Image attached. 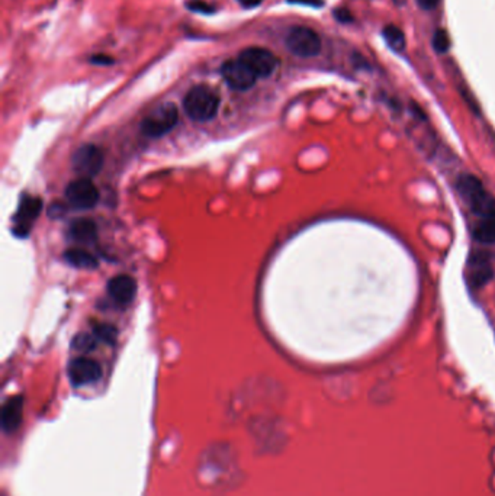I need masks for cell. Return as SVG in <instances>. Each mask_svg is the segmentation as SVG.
I'll return each mask as SVG.
<instances>
[{"mask_svg": "<svg viewBox=\"0 0 495 496\" xmlns=\"http://www.w3.org/2000/svg\"><path fill=\"white\" fill-rule=\"evenodd\" d=\"M456 186L463 202L470 206L475 215L484 218L495 213V199L472 174H461Z\"/></svg>", "mask_w": 495, "mask_h": 496, "instance_id": "cell-1", "label": "cell"}, {"mask_svg": "<svg viewBox=\"0 0 495 496\" xmlns=\"http://www.w3.org/2000/svg\"><path fill=\"white\" fill-rule=\"evenodd\" d=\"M185 111L191 119L198 122H207L217 115L220 108V99L207 86H196L189 90L183 100Z\"/></svg>", "mask_w": 495, "mask_h": 496, "instance_id": "cell-2", "label": "cell"}, {"mask_svg": "<svg viewBox=\"0 0 495 496\" xmlns=\"http://www.w3.org/2000/svg\"><path fill=\"white\" fill-rule=\"evenodd\" d=\"M178 120H179V111L176 108V105L165 103L144 118V120L141 122V132L149 138L163 137L176 127Z\"/></svg>", "mask_w": 495, "mask_h": 496, "instance_id": "cell-3", "label": "cell"}, {"mask_svg": "<svg viewBox=\"0 0 495 496\" xmlns=\"http://www.w3.org/2000/svg\"><path fill=\"white\" fill-rule=\"evenodd\" d=\"M285 43L292 54L302 58L315 57L321 51V39L318 34L311 28H306V26H293V28H291Z\"/></svg>", "mask_w": 495, "mask_h": 496, "instance_id": "cell-4", "label": "cell"}, {"mask_svg": "<svg viewBox=\"0 0 495 496\" xmlns=\"http://www.w3.org/2000/svg\"><path fill=\"white\" fill-rule=\"evenodd\" d=\"M99 191L90 179L78 177L65 187V199L74 209L87 211L99 202Z\"/></svg>", "mask_w": 495, "mask_h": 496, "instance_id": "cell-5", "label": "cell"}, {"mask_svg": "<svg viewBox=\"0 0 495 496\" xmlns=\"http://www.w3.org/2000/svg\"><path fill=\"white\" fill-rule=\"evenodd\" d=\"M103 153L93 144L82 145L72 157V167L83 179H92L102 170Z\"/></svg>", "mask_w": 495, "mask_h": 496, "instance_id": "cell-6", "label": "cell"}, {"mask_svg": "<svg viewBox=\"0 0 495 496\" xmlns=\"http://www.w3.org/2000/svg\"><path fill=\"white\" fill-rule=\"evenodd\" d=\"M43 211V200L35 196H23L22 202L13 217V233L18 237H26L31 231L34 221Z\"/></svg>", "mask_w": 495, "mask_h": 496, "instance_id": "cell-7", "label": "cell"}, {"mask_svg": "<svg viewBox=\"0 0 495 496\" xmlns=\"http://www.w3.org/2000/svg\"><path fill=\"white\" fill-rule=\"evenodd\" d=\"M238 60H242L257 77H269L277 65V60L271 51L257 47L244 50Z\"/></svg>", "mask_w": 495, "mask_h": 496, "instance_id": "cell-8", "label": "cell"}, {"mask_svg": "<svg viewBox=\"0 0 495 496\" xmlns=\"http://www.w3.org/2000/svg\"><path fill=\"white\" fill-rule=\"evenodd\" d=\"M467 266H470V269H467V274H470V285L474 289L483 288L494 276L492 256L488 251L484 250L474 251L471 254Z\"/></svg>", "mask_w": 495, "mask_h": 496, "instance_id": "cell-9", "label": "cell"}, {"mask_svg": "<svg viewBox=\"0 0 495 496\" xmlns=\"http://www.w3.org/2000/svg\"><path fill=\"white\" fill-rule=\"evenodd\" d=\"M69 378L74 386L96 383L102 378V367L96 360L77 357L69 365Z\"/></svg>", "mask_w": 495, "mask_h": 496, "instance_id": "cell-10", "label": "cell"}, {"mask_svg": "<svg viewBox=\"0 0 495 496\" xmlns=\"http://www.w3.org/2000/svg\"><path fill=\"white\" fill-rule=\"evenodd\" d=\"M221 73L227 85L240 91L253 87L257 80V76L254 74L242 60L227 61L222 65Z\"/></svg>", "mask_w": 495, "mask_h": 496, "instance_id": "cell-11", "label": "cell"}, {"mask_svg": "<svg viewBox=\"0 0 495 496\" xmlns=\"http://www.w3.org/2000/svg\"><path fill=\"white\" fill-rule=\"evenodd\" d=\"M108 293L118 305H128L132 302L134 298H136L137 293L136 280L128 274L115 276L109 280Z\"/></svg>", "mask_w": 495, "mask_h": 496, "instance_id": "cell-12", "label": "cell"}, {"mask_svg": "<svg viewBox=\"0 0 495 496\" xmlns=\"http://www.w3.org/2000/svg\"><path fill=\"white\" fill-rule=\"evenodd\" d=\"M22 411H23V399L22 396H13L3 405L2 411V427L3 430L10 433L15 431L22 422Z\"/></svg>", "mask_w": 495, "mask_h": 496, "instance_id": "cell-13", "label": "cell"}, {"mask_svg": "<svg viewBox=\"0 0 495 496\" xmlns=\"http://www.w3.org/2000/svg\"><path fill=\"white\" fill-rule=\"evenodd\" d=\"M69 234L74 241H78V243H93L98 237V228L92 219L80 218L72 222Z\"/></svg>", "mask_w": 495, "mask_h": 496, "instance_id": "cell-14", "label": "cell"}, {"mask_svg": "<svg viewBox=\"0 0 495 496\" xmlns=\"http://www.w3.org/2000/svg\"><path fill=\"white\" fill-rule=\"evenodd\" d=\"M67 263L83 270H93L98 267V259L93 254L83 248H70L64 252Z\"/></svg>", "mask_w": 495, "mask_h": 496, "instance_id": "cell-15", "label": "cell"}, {"mask_svg": "<svg viewBox=\"0 0 495 496\" xmlns=\"http://www.w3.org/2000/svg\"><path fill=\"white\" fill-rule=\"evenodd\" d=\"M474 238L483 244L495 243V213L481 218L474 228Z\"/></svg>", "mask_w": 495, "mask_h": 496, "instance_id": "cell-16", "label": "cell"}, {"mask_svg": "<svg viewBox=\"0 0 495 496\" xmlns=\"http://www.w3.org/2000/svg\"><path fill=\"white\" fill-rule=\"evenodd\" d=\"M382 35L385 38L386 44L390 45L394 51L399 52L406 48V36H404L403 31L398 28V26L386 25L382 31Z\"/></svg>", "mask_w": 495, "mask_h": 496, "instance_id": "cell-17", "label": "cell"}, {"mask_svg": "<svg viewBox=\"0 0 495 496\" xmlns=\"http://www.w3.org/2000/svg\"><path fill=\"white\" fill-rule=\"evenodd\" d=\"M96 335H90V334H78L73 340V348L77 352L82 353H89L92 350H95L96 347Z\"/></svg>", "mask_w": 495, "mask_h": 496, "instance_id": "cell-18", "label": "cell"}, {"mask_svg": "<svg viewBox=\"0 0 495 496\" xmlns=\"http://www.w3.org/2000/svg\"><path fill=\"white\" fill-rule=\"evenodd\" d=\"M93 331H95L96 338H99L105 343H109V344L115 343L116 335H118L116 328L109 324H95L93 325Z\"/></svg>", "mask_w": 495, "mask_h": 496, "instance_id": "cell-19", "label": "cell"}, {"mask_svg": "<svg viewBox=\"0 0 495 496\" xmlns=\"http://www.w3.org/2000/svg\"><path fill=\"white\" fill-rule=\"evenodd\" d=\"M433 48L439 54H445L450 48V39L445 30H437L433 36Z\"/></svg>", "mask_w": 495, "mask_h": 496, "instance_id": "cell-20", "label": "cell"}, {"mask_svg": "<svg viewBox=\"0 0 495 496\" xmlns=\"http://www.w3.org/2000/svg\"><path fill=\"white\" fill-rule=\"evenodd\" d=\"M334 18H336L341 23H349L353 21V17L347 9H336L334 10Z\"/></svg>", "mask_w": 495, "mask_h": 496, "instance_id": "cell-21", "label": "cell"}, {"mask_svg": "<svg viewBox=\"0 0 495 496\" xmlns=\"http://www.w3.org/2000/svg\"><path fill=\"white\" fill-rule=\"evenodd\" d=\"M90 63L93 64H98V65H111L114 64V58L109 57V56H105V54H96V56H92L90 58Z\"/></svg>", "mask_w": 495, "mask_h": 496, "instance_id": "cell-22", "label": "cell"}, {"mask_svg": "<svg viewBox=\"0 0 495 496\" xmlns=\"http://www.w3.org/2000/svg\"><path fill=\"white\" fill-rule=\"evenodd\" d=\"M289 3L295 5H304V6H311V8H321L324 5L323 0H288Z\"/></svg>", "mask_w": 495, "mask_h": 496, "instance_id": "cell-23", "label": "cell"}, {"mask_svg": "<svg viewBox=\"0 0 495 496\" xmlns=\"http://www.w3.org/2000/svg\"><path fill=\"white\" fill-rule=\"evenodd\" d=\"M440 0H417L419 6L423 9V10H432L434 9L437 5H439Z\"/></svg>", "mask_w": 495, "mask_h": 496, "instance_id": "cell-24", "label": "cell"}, {"mask_svg": "<svg viewBox=\"0 0 495 496\" xmlns=\"http://www.w3.org/2000/svg\"><path fill=\"white\" fill-rule=\"evenodd\" d=\"M187 8L195 10V12H205V13H211L213 12V9L208 5H204V3H199V2H195V3H189L187 5Z\"/></svg>", "mask_w": 495, "mask_h": 496, "instance_id": "cell-25", "label": "cell"}, {"mask_svg": "<svg viewBox=\"0 0 495 496\" xmlns=\"http://www.w3.org/2000/svg\"><path fill=\"white\" fill-rule=\"evenodd\" d=\"M240 3H242L244 8H254L260 5V0H240Z\"/></svg>", "mask_w": 495, "mask_h": 496, "instance_id": "cell-26", "label": "cell"}]
</instances>
